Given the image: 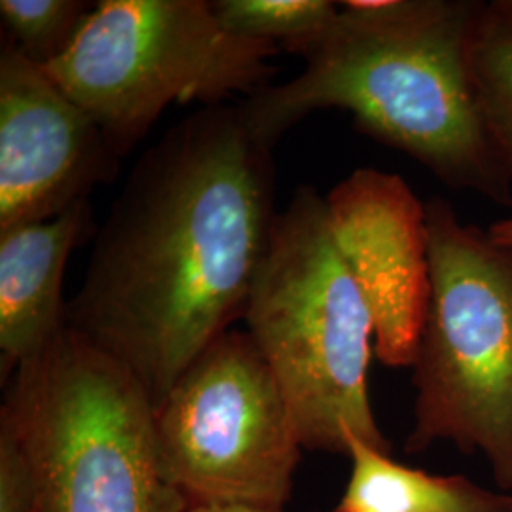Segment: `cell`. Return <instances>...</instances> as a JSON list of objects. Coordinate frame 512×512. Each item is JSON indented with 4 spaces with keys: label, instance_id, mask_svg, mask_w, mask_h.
Segmentation results:
<instances>
[{
    "label": "cell",
    "instance_id": "cell-1",
    "mask_svg": "<svg viewBox=\"0 0 512 512\" xmlns=\"http://www.w3.org/2000/svg\"><path fill=\"white\" fill-rule=\"evenodd\" d=\"M272 150L241 105L198 110L137 160L95 234L67 327L154 408L245 315L279 215Z\"/></svg>",
    "mask_w": 512,
    "mask_h": 512
},
{
    "label": "cell",
    "instance_id": "cell-2",
    "mask_svg": "<svg viewBox=\"0 0 512 512\" xmlns=\"http://www.w3.org/2000/svg\"><path fill=\"white\" fill-rule=\"evenodd\" d=\"M478 0H351L302 54L304 69L241 109L268 147L311 112L348 110L359 131L458 192L512 205V179L471 67Z\"/></svg>",
    "mask_w": 512,
    "mask_h": 512
},
{
    "label": "cell",
    "instance_id": "cell-3",
    "mask_svg": "<svg viewBox=\"0 0 512 512\" xmlns=\"http://www.w3.org/2000/svg\"><path fill=\"white\" fill-rule=\"evenodd\" d=\"M293 412L304 450L391 454L370 395L374 319L332 238L325 198L300 186L277 215L243 315Z\"/></svg>",
    "mask_w": 512,
    "mask_h": 512
},
{
    "label": "cell",
    "instance_id": "cell-4",
    "mask_svg": "<svg viewBox=\"0 0 512 512\" xmlns=\"http://www.w3.org/2000/svg\"><path fill=\"white\" fill-rule=\"evenodd\" d=\"M0 412L37 465L42 512L188 511L165 475L147 391L71 327L16 368Z\"/></svg>",
    "mask_w": 512,
    "mask_h": 512
},
{
    "label": "cell",
    "instance_id": "cell-5",
    "mask_svg": "<svg viewBox=\"0 0 512 512\" xmlns=\"http://www.w3.org/2000/svg\"><path fill=\"white\" fill-rule=\"evenodd\" d=\"M431 300L414 359L408 454L452 442L482 454L512 490V245L459 219L444 198L425 202Z\"/></svg>",
    "mask_w": 512,
    "mask_h": 512
},
{
    "label": "cell",
    "instance_id": "cell-6",
    "mask_svg": "<svg viewBox=\"0 0 512 512\" xmlns=\"http://www.w3.org/2000/svg\"><path fill=\"white\" fill-rule=\"evenodd\" d=\"M268 40L226 31L211 0H101L69 50L42 67L122 160L169 105H220L270 84Z\"/></svg>",
    "mask_w": 512,
    "mask_h": 512
},
{
    "label": "cell",
    "instance_id": "cell-7",
    "mask_svg": "<svg viewBox=\"0 0 512 512\" xmlns=\"http://www.w3.org/2000/svg\"><path fill=\"white\" fill-rule=\"evenodd\" d=\"M165 475L190 505L285 509L302 461L293 412L247 330L230 329L154 408Z\"/></svg>",
    "mask_w": 512,
    "mask_h": 512
},
{
    "label": "cell",
    "instance_id": "cell-8",
    "mask_svg": "<svg viewBox=\"0 0 512 512\" xmlns=\"http://www.w3.org/2000/svg\"><path fill=\"white\" fill-rule=\"evenodd\" d=\"M120 158L88 112L4 38L0 52V230L50 220L116 179Z\"/></svg>",
    "mask_w": 512,
    "mask_h": 512
},
{
    "label": "cell",
    "instance_id": "cell-9",
    "mask_svg": "<svg viewBox=\"0 0 512 512\" xmlns=\"http://www.w3.org/2000/svg\"><path fill=\"white\" fill-rule=\"evenodd\" d=\"M332 238L374 319V357L414 365L431 300L425 203L403 177L355 169L325 198Z\"/></svg>",
    "mask_w": 512,
    "mask_h": 512
},
{
    "label": "cell",
    "instance_id": "cell-10",
    "mask_svg": "<svg viewBox=\"0 0 512 512\" xmlns=\"http://www.w3.org/2000/svg\"><path fill=\"white\" fill-rule=\"evenodd\" d=\"M92 228V207L82 202L54 219L0 230L2 384L67 325L63 275Z\"/></svg>",
    "mask_w": 512,
    "mask_h": 512
},
{
    "label": "cell",
    "instance_id": "cell-11",
    "mask_svg": "<svg viewBox=\"0 0 512 512\" xmlns=\"http://www.w3.org/2000/svg\"><path fill=\"white\" fill-rule=\"evenodd\" d=\"M351 473L334 512H512V495L461 475H429L349 437Z\"/></svg>",
    "mask_w": 512,
    "mask_h": 512
},
{
    "label": "cell",
    "instance_id": "cell-12",
    "mask_svg": "<svg viewBox=\"0 0 512 512\" xmlns=\"http://www.w3.org/2000/svg\"><path fill=\"white\" fill-rule=\"evenodd\" d=\"M471 67L490 135L512 179V0H478Z\"/></svg>",
    "mask_w": 512,
    "mask_h": 512
},
{
    "label": "cell",
    "instance_id": "cell-13",
    "mask_svg": "<svg viewBox=\"0 0 512 512\" xmlns=\"http://www.w3.org/2000/svg\"><path fill=\"white\" fill-rule=\"evenodd\" d=\"M220 25L241 37L274 42L302 55L340 12L329 0H211Z\"/></svg>",
    "mask_w": 512,
    "mask_h": 512
},
{
    "label": "cell",
    "instance_id": "cell-14",
    "mask_svg": "<svg viewBox=\"0 0 512 512\" xmlns=\"http://www.w3.org/2000/svg\"><path fill=\"white\" fill-rule=\"evenodd\" d=\"M90 4L82 0H2L0 16L19 52L48 67L69 50Z\"/></svg>",
    "mask_w": 512,
    "mask_h": 512
},
{
    "label": "cell",
    "instance_id": "cell-15",
    "mask_svg": "<svg viewBox=\"0 0 512 512\" xmlns=\"http://www.w3.org/2000/svg\"><path fill=\"white\" fill-rule=\"evenodd\" d=\"M37 465L18 427L0 412V512H38Z\"/></svg>",
    "mask_w": 512,
    "mask_h": 512
},
{
    "label": "cell",
    "instance_id": "cell-16",
    "mask_svg": "<svg viewBox=\"0 0 512 512\" xmlns=\"http://www.w3.org/2000/svg\"><path fill=\"white\" fill-rule=\"evenodd\" d=\"M186 512H287L285 509L270 507H251V505H222V503H202L190 505Z\"/></svg>",
    "mask_w": 512,
    "mask_h": 512
},
{
    "label": "cell",
    "instance_id": "cell-17",
    "mask_svg": "<svg viewBox=\"0 0 512 512\" xmlns=\"http://www.w3.org/2000/svg\"><path fill=\"white\" fill-rule=\"evenodd\" d=\"M488 232L495 241L512 245V217L511 219L497 220L488 228Z\"/></svg>",
    "mask_w": 512,
    "mask_h": 512
},
{
    "label": "cell",
    "instance_id": "cell-18",
    "mask_svg": "<svg viewBox=\"0 0 512 512\" xmlns=\"http://www.w3.org/2000/svg\"><path fill=\"white\" fill-rule=\"evenodd\" d=\"M353 512H376V511H353Z\"/></svg>",
    "mask_w": 512,
    "mask_h": 512
},
{
    "label": "cell",
    "instance_id": "cell-19",
    "mask_svg": "<svg viewBox=\"0 0 512 512\" xmlns=\"http://www.w3.org/2000/svg\"><path fill=\"white\" fill-rule=\"evenodd\" d=\"M38 512H42V509H40V507H38Z\"/></svg>",
    "mask_w": 512,
    "mask_h": 512
}]
</instances>
